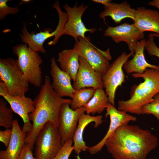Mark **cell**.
<instances>
[{
  "mask_svg": "<svg viewBox=\"0 0 159 159\" xmlns=\"http://www.w3.org/2000/svg\"><path fill=\"white\" fill-rule=\"evenodd\" d=\"M158 144V138L149 130L128 124L116 129L105 145L115 159H146Z\"/></svg>",
  "mask_w": 159,
  "mask_h": 159,
  "instance_id": "cell-1",
  "label": "cell"
},
{
  "mask_svg": "<svg viewBox=\"0 0 159 159\" xmlns=\"http://www.w3.org/2000/svg\"><path fill=\"white\" fill-rule=\"evenodd\" d=\"M33 101L35 109L29 115V120L32 122V128L27 133L25 139L26 144L32 150L37 135L47 123L50 122L58 128L60 106L64 103H71L72 100L59 96L52 87L49 77L46 76L44 83Z\"/></svg>",
  "mask_w": 159,
  "mask_h": 159,
  "instance_id": "cell-2",
  "label": "cell"
},
{
  "mask_svg": "<svg viewBox=\"0 0 159 159\" xmlns=\"http://www.w3.org/2000/svg\"><path fill=\"white\" fill-rule=\"evenodd\" d=\"M131 75L142 78L144 81L132 87L129 99L118 101V110L140 115L142 107L153 102L154 96L159 93V70L148 68L143 73Z\"/></svg>",
  "mask_w": 159,
  "mask_h": 159,
  "instance_id": "cell-3",
  "label": "cell"
},
{
  "mask_svg": "<svg viewBox=\"0 0 159 159\" xmlns=\"http://www.w3.org/2000/svg\"><path fill=\"white\" fill-rule=\"evenodd\" d=\"M12 49L13 53L17 56V63L26 81L35 87H41L42 78L40 65L42 60L38 52L33 51L24 43L14 46Z\"/></svg>",
  "mask_w": 159,
  "mask_h": 159,
  "instance_id": "cell-4",
  "label": "cell"
},
{
  "mask_svg": "<svg viewBox=\"0 0 159 159\" xmlns=\"http://www.w3.org/2000/svg\"><path fill=\"white\" fill-rule=\"evenodd\" d=\"M55 9L58 14L59 21L56 29L53 32H50L51 30L48 29L36 34L30 33L27 29L25 23H23L19 37L22 42L27 44L33 51L45 53L46 51L43 47L45 41L48 38L54 36L53 40L49 42L48 44L55 45L62 35L64 26L68 19V15L67 13L62 11L59 5L57 6Z\"/></svg>",
  "mask_w": 159,
  "mask_h": 159,
  "instance_id": "cell-5",
  "label": "cell"
},
{
  "mask_svg": "<svg viewBox=\"0 0 159 159\" xmlns=\"http://www.w3.org/2000/svg\"><path fill=\"white\" fill-rule=\"evenodd\" d=\"M0 78L6 86L8 94L12 96H25L29 89V83L16 60L12 58L0 59Z\"/></svg>",
  "mask_w": 159,
  "mask_h": 159,
  "instance_id": "cell-6",
  "label": "cell"
},
{
  "mask_svg": "<svg viewBox=\"0 0 159 159\" xmlns=\"http://www.w3.org/2000/svg\"><path fill=\"white\" fill-rule=\"evenodd\" d=\"M36 159H53L62 148V138L57 127L47 123L37 135L34 143Z\"/></svg>",
  "mask_w": 159,
  "mask_h": 159,
  "instance_id": "cell-7",
  "label": "cell"
},
{
  "mask_svg": "<svg viewBox=\"0 0 159 159\" xmlns=\"http://www.w3.org/2000/svg\"><path fill=\"white\" fill-rule=\"evenodd\" d=\"M89 37H80L75 41L73 49L83 57L96 72L102 75L107 70L111 57L109 49L104 51L97 48L90 42Z\"/></svg>",
  "mask_w": 159,
  "mask_h": 159,
  "instance_id": "cell-8",
  "label": "cell"
},
{
  "mask_svg": "<svg viewBox=\"0 0 159 159\" xmlns=\"http://www.w3.org/2000/svg\"><path fill=\"white\" fill-rule=\"evenodd\" d=\"M134 50L127 54L123 52L111 64L107 71L102 75L103 87L105 90L109 102L114 106L116 90L121 86L125 80V74L122 67L129 58L134 55Z\"/></svg>",
  "mask_w": 159,
  "mask_h": 159,
  "instance_id": "cell-9",
  "label": "cell"
},
{
  "mask_svg": "<svg viewBox=\"0 0 159 159\" xmlns=\"http://www.w3.org/2000/svg\"><path fill=\"white\" fill-rule=\"evenodd\" d=\"M87 7V5H84L83 4L78 6L77 3H76L72 7L67 4L64 5V8L68 18L64 26L62 35L66 34L70 36L75 41L80 37H85V34L87 32L92 33L95 32L96 29L95 28H87L82 21V16Z\"/></svg>",
  "mask_w": 159,
  "mask_h": 159,
  "instance_id": "cell-10",
  "label": "cell"
},
{
  "mask_svg": "<svg viewBox=\"0 0 159 159\" xmlns=\"http://www.w3.org/2000/svg\"><path fill=\"white\" fill-rule=\"evenodd\" d=\"M70 104L69 103L62 104L59 112L58 129L63 145L66 141L72 140L79 118L85 112L84 107L73 110L70 107Z\"/></svg>",
  "mask_w": 159,
  "mask_h": 159,
  "instance_id": "cell-11",
  "label": "cell"
},
{
  "mask_svg": "<svg viewBox=\"0 0 159 159\" xmlns=\"http://www.w3.org/2000/svg\"><path fill=\"white\" fill-rule=\"evenodd\" d=\"M103 35L110 37L116 43L125 42L130 51L134 50L138 41L144 39L145 37L144 33L140 31L134 24L126 22L114 27L108 26Z\"/></svg>",
  "mask_w": 159,
  "mask_h": 159,
  "instance_id": "cell-12",
  "label": "cell"
},
{
  "mask_svg": "<svg viewBox=\"0 0 159 159\" xmlns=\"http://www.w3.org/2000/svg\"><path fill=\"white\" fill-rule=\"evenodd\" d=\"M106 113L105 117L109 116L110 124L108 130L102 140L96 145L90 147L88 151L91 155H94L100 151L105 145L106 141L114 131L119 127L128 124L130 121H135V117L130 115L122 111L117 110L110 103L107 104L106 108Z\"/></svg>",
  "mask_w": 159,
  "mask_h": 159,
  "instance_id": "cell-13",
  "label": "cell"
},
{
  "mask_svg": "<svg viewBox=\"0 0 159 159\" xmlns=\"http://www.w3.org/2000/svg\"><path fill=\"white\" fill-rule=\"evenodd\" d=\"M80 66L76 80L72 86L76 90L82 88H103L102 76L95 71L83 57L80 56Z\"/></svg>",
  "mask_w": 159,
  "mask_h": 159,
  "instance_id": "cell-14",
  "label": "cell"
},
{
  "mask_svg": "<svg viewBox=\"0 0 159 159\" xmlns=\"http://www.w3.org/2000/svg\"><path fill=\"white\" fill-rule=\"evenodd\" d=\"M2 97L9 103L12 110L23 120L24 125L21 128L22 131L26 133L30 131L32 124L29 115L35 109L33 100L25 96H12L8 94Z\"/></svg>",
  "mask_w": 159,
  "mask_h": 159,
  "instance_id": "cell-15",
  "label": "cell"
},
{
  "mask_svg": "<svg viewBox=\"0 0 159 159\" xmlns=\"http://www.w3.org/2000/svg\"><path fill=\"white\" fill-rule=\"evenodd\" d=\"M50 61L52 87L59 96L61 97L67 96L72 98L76 90L72 85L70 76L58 67L54 57H52Z\"/></svg>",
  "mask_w": 159,
  "mask_h": 159,
  "instance_id": "cell-16",
  "label": "cell"
},
{
  "mask_svg": "<svg viewBox=\"0 0 159 159\" xmlns=\"http://www.w3.org/2000/svg\"><path fill=\"white\" fill-rule=\"evenodd\" d=\"M11 129V138L6 149L0 151V159H19L26 144L27 133L20 128L16 119L13 122Z\"/></svg>",
  "mask_w": 159,
  "mask_h": 159,
  "instance_id": "cell-17",
  "label": "cell"
},
{
  "mask_svg": "<svg viewBox=\"0 0 159 159\" xmlns=\"http://www.w3.org/2000/svg\"><path fill=\"white\" fill-rule=\"evenodd\" d=\"M134 24L142 32L150 31L159 34V12L144 7L136 9Z\"/></svg>",
  "mask_w": 159,
  "mask_h": 159,
  "instance_id": "cell-18",
  "label": "cell"
},
{
  "mask_svg": "<svg viewBox=\"0 0 159 159\" xmlns=\"http://www.w3.org/2000/svg\"><path fill=\"white\" fill-rule=\"evenodd\" d=\"M102 116H96L82 113L80 117L77 127L74 132L72 140L75 153L79 155L83 151L88 150L90 147L87 146L83 140V134L85 128L90 123L94 122V127H97L103 122Z\"/></svg>",
  "mask_w": 159,
  "mask_h": 159,
  "instance_id": "cell-19",
  "label": "cell"
},
{
  "mask_svg": "<svg viewBox=\"0 0 159 159\" xmlns=\"http://www.w3.org/2000/svg\"><path fill=\"white\" fill-rule=\"evenodd\" d=\"M145 41L143 39L138 43L134 49L133 57L124 65L123 67L127 73H142L148 68L159 70V66L149 63L145 59L144 52Z\"/></svg>",
  "mask_w": 159,
  "mask_h": 159,
  "instance_id": "cell-20",
  "label": "cell"
},
{
  "mask_svg": "<svg viewBox=\"0 0 159 159\" xmlns=\"http://www.w3.org/2000/svg\"><path fill=\"white\" fill-rule=\"evenodd\" d=\"M136 9L131 7L127 1L120 4L111 2L104 6V9L99 14L100 18L105 22V17L110 16L115 23L119 24L124 19L127 18L135 19Z\"/></svg>",
  "mask_w": 159,
  "mask_h": 159,
  "instance_id": "cell-21",
  "label": "cell"
},
{
  "mask_svg": "<svg viewBox=\"0 0 159 159\" xmlns=\"http://www.w3.org/2000/svg\"><path fill=\"white\" fill-rule=\"evenodd\" d=\"M80 56L73 49L63 50L58 54L57 61L61 69L68 74L74 82L75 81L80 63Z\"/></svg>",
  "mask_w": 159,
  "mask_h": 159,
  "instance_id": "cell-22",
  "label": "cell"
},
{
  "mask_svg": "<svg viewBox=\"0 0 159 159\" xmlns=\"http://www.w3.org/2000/svg\"><path fill=\"white\" fill-rule=\"evenodd\" d=\"M109 98L105 92L102 88L95 90L90 100L84 106L86 114L92 115L102 113L106 109Z\"/></svg>",
  "mask_w": 159,
  "mask_h": 159,
  "instance_id": "cell-23",
  "label": "cell"
},
{
  "mask_svg": "<svg viewBox=\"0 0 159 159\" xmlns=\"http://www.w3.org/2000/svg\"><path fill=\"white\" fill-rule=\"evenodd\" d=\"M95 90L93 88H85L76 90L72 98L71 108L76 110L84 107L92 98Z\"/></svg>",
  "mask_w": 159,
  "mask_h": 159,
  "instance_id": "cell-24",
  "label": "cell"
},
{
  "mask_svg": "<svg viewBox=\"0 0 159 159\" xmlns=\"http://www.w3.org/2000/svg\"><path fill=\"white\" fill-rule=\"evenodd\" d=\"M13 110L8 107L6 102L2 98L0 99V126L9 129L12 127L14 120Z\"/></svg>",
  "mask_w": 159,
  "mask_h": 159,
  "instance_id": "cell-25",
  "label": "cell"
},
{
  "mask_svg": "<svg viewBox=\"0 0 159 159\" xmlns=\"http://www.w3.org/2000/svg\"><path fill=\"white\" fill-rule=\"evenodd\" d=\"M153 102L143 106L142 114L152 115L159 121V93L155 95Z\"/></svg>",
  "mask_w": 159,
  "mask_h": 159,
  "instance_id": "cell-26",
  "label": "cell"
},
{
  "mask_svg": "<svg viewBox=\"0 0 159 159\" xmlns=\"http://www.w3.org/2000/svg\"><path fill=\"white\" fill-rule=\"evenodd\" d=\"M72 140L66 141L62 147L53 159H69V158L72 151L74 150V147L72 145Z\"/></svg>",
  "mask_w": 159,
  "mask_h": 159,
  "instance_id": "cell-27",
  "label": "cell"
},
{
  "mask_svg": "<svg viewBox=\"0 0 159 159\" xmlns=\"http://www.w3.org/2000/svg\"><path fill=\"white\" fill-rule=\"evenodd\" d=\"M10 0H0V19L3 20L8 15L15 14L19 11L18 6L12 7L7 5V2Z\"/></svg>",
  "mask_w": 159,
  "mask_h": 159,
  "instance_id": "cell-28",
  "label": "cell"
},
{
  "mask_svg": "<svg viewBox=\"0 0 159 159\" xmlns=\"http://www.w3.org/2000/svg\"><path fill=\"white\" fill-rule=\"evenodd\" d=\"M154 37L152 33L149 34L148 39L145 41V49L150 55L159 58V47L155 44Z\"/></svg>",
  "mask_w": 159,
  "mask_h": 159,
  "instance_id": "cell-29",
  "label": "cell"
},
{
  "mask_svg": "<svg viewBox=\"0 0 159 159\" xmlns=\"http://www.w3.org/2000/svg\"><path fill=\"white\" fill-rule=\"evenodd\" d=\"M12 129H6L4 130L0 131V141L2 143L6 148L11 139Z\"/></svg>",
  "mask_w": 159,
  "mask_h": 159,
  "instance_id": "cell-30",
  "label": "cell"
},
{
  "mask_svg": "<svg viewBox=\"0 0 159 159\" xmlns=\"http://www.w3.org/2000/svg\"><path fill=\"white\" fill-rule=\"evenodd\" d=\"M32 150L27 144H25L19 159H36L33 155Z\"/></svg>",
  "mask_w": 159,
  "mask_h": 159,
  "instance_id": "cell-31",
  "label": "cell"
},
{
  "mask_svg": "<svg viewBox=\"0 0 159 159\" xmlns=\"http://www.w3.org/2000/svg\"><path fill=\"white\" fill-rule=\"evenodd\" d=\"M8 94L7 89L4 83L2 81L0 82V95L3 97Z\"/></svg>",
  "mask_w": 159,
  "mask_h": 159,
  "instance_id": "cell-32",
  "label": "cell"
},
{
  "mask_svg": "<svg viewBox=\"0 0 159 159\" xmlns=\"http://www.w3.org/2000/svg\"><path fill=\"white\" fill-rule=\"evenodd\" d=\"M92 1L95 3L101 4L104 6L109 4L112 1L110 0H93Z\"/></svg>",
  "mask_w": 159,
  "mask_h": 159,
  "instance_id": "cell-33",
  "label": "cell"
},
{
  "mask_svg": "<svg viewBox=\"0 0 159 159\" xmlns=\"http://www.w3.org/2000/svg\"><path fill=\"white\" fill-rule=\"evenodd\" d=\"M148 4L155 7L159 9V0H153L149 2Z\"/></svg>",
  "mask_w": 159,
  "mask_h": 159,
  "instance_id": "cell-34",
  "label": "cell"
},
{
  "mask_svg": "<svg viewBox=\"0 0 159 159\" xmlns=\"http://www.w3.org/2000/svg\"><path fill=\"white\" fill-rule=\"evenodd\" d=\"M152 34L154 37L156 36L159 37V34H158L155 33Z\"/></svg>",
  "mask_w": 159,
  "mask_h": 159,
  "instance_id": "cell-35",
  "label": "cell"
},
{
  "mask_svg": "<svg viewBox=\"0 0 159 159\" xmlns=\"http://www.w3.org/2000/svg\"><path fill=\"white\" fill-rule=\"evenodd\" d=\"M77 159H82L80 157L79 155H77L76 156Z\"/></svg>",
  "mask_w": 159,
  "mask_h": 159,
  "instance_id": "cell-36",
  "label": "cell"
},
{
  "mask_svg": "<svg viewBox=\"0 0 159 159\" xmlns=\"http://www.w3.org/2000/svg\"><path fill=\"white\" fill-rule=\"evenodd\" d=\"M158 159L157 158H149V159Z\"/></svg>",
  "mask_w": 159,
  "mask_h": 159,
  "instance_id": "cell-37",
  "label": "cell"
},
{
  "mask_svg": "<svg viewBox=\"0 0 159 159\" xmlns=\"http://www.w3.org/2000/svg\"></svg>",
  "mask_w": 159,
  "mask_h": 159,
  "instance_id": "cell-38",
  "label": "cell"
}]
</instances>
